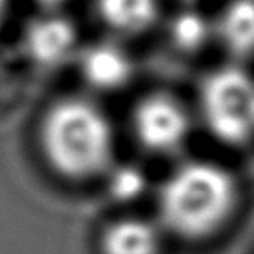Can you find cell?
Masks as SVG:
<instances>
[{
    "label": "cell",
    "instance_id": "obj_1",
    "mask_svg": "<svg viewBox=\"0 0 254 254\" xmlns=\"http://www.w3.org/2000/svg\"><path fill=\"white\" fill-rule=\"evenodd\" d=\"M36 145L44 165L67 183L105 179L115 165V127L93 95H60L48 103L36 127Z\"/></svg>",
    "mask_w": 254,
    "mask_h": 254
},
{
    "label": "cell",
    "instance_id": "obj_2",
    "mask_svg": "<svg viewBox=\"0 0 254 254\" xmlns=\"http://www.w3.org/2000/svg\"><path fill=\"white\" fill-rule=\"evenodd\" d=\"M240 200V183L228 167L212 159H183L157 189L155 220L169 236L204 242L232 222Z\"/></svg>",
    "mask_w": 254,
    "mask_h": 254
},
{
    "label": "cell",
    "instance_id": "obj_3",
    "mask_svg": "<svg viewBox=\"0 0 254 254\" xmlns=\"http://www.w3.org/2000/svg\"><path fill=\"white\" fill-rule=\"evenodd\" d=\"M198 119L226 147L254 141V75L240 64L210 69L198 85Z\"/></svg>",
    "mask_w": 254,
    "mask_h": 254
},
{
    "label": "cell",
    "instance_id": "obj_4",
    "mask_svg": "<svg viewBox=\"0 0 254 254\" xmlns=\"http://www.w3.org/2000/svg\"><path fill=\"white\" fill-rule=\"evenodd\" d=\"M137 145L155 157H173L189 143L194 117L189 105L171 91H149L141 95L129 115Z\"/></svg>",
    "mask_w": 254,
    "mask_h": 254
},
{
    "label": "cell",
    "instance_id": "obj_5",
    "mask_svg": "<svg viewBox=\"0 0 254 254\" xmlns=\"http://www.w3.org/2000/svg\"><path fill=\"white\" fill-rule=\"evenodd\" d=\"M73 64L83 83L95 93H113L125 89L137 71L131 52L121 40L111 36L91 44H81Z\"/></svg>",
    "mask_w": 254,
    "mask_h": 254
},
{
    "label": "cell",
    "instance_id": "obj_6",
    "mask_svg": "<svg viewBox=\"0 0 254 254\" xmlns=\"http://www.w3.org/2000/svg\"><path fill=\"white\" fill-rule=\"evenodd\" d=\"M81 48L75 24L60 10H42L24 30V50L32 64L56 69L75 62Z\"/></svg>",
    "mask_w": 254,
    "mask_h": 254
},
{
    "label": "cell",
    "instance_id": "obj_7",
    "mask_svg": "<svg viewBox=\"0 0 254 254\" xmlns=\"http://www.w3.org/2000/svg\"><path fill=\"white\" fill-rule=\"evenodd\" d=\"M93 12L105 36L131 40L149 34L163 18L161 0H93Z\"/></svg>",
    "mask_w": 254,
    "mask_h": 254
},
{
    "label": "cell",
    "instance_id": "obj_8",
    "mask_svg": "<svg viewBox=\"0 0 254 254\" xmlns=\"http://www.w3.org/2000/svg\"><path fill=\"white\" fill-rule=\"evenodd\" d=\"M165 232L157 220L125 214L105 224L99 234V254H161Z\"/></svg>",
    "mask_w": 254,
    "mask_h": 254
},
{
    "label": "cell",
    "instance_id": "obj_9",
    "mask_svg": "<svg viewBox=\"0 0 254 254\" xmlns=\"http://www.w3.org/2000/svg\"><path fill=\"white\" fill-rule=\"evenodd\" d=\"M212 30L234 64L254 58V0H228L212 18Z\"/></svg>",
    "mask_w": 254,
    "mask_h": 254
},
{
    "label": "cell",
    "instance_id": "obj_10",
    "mask_svg": "<svg viewBox=\"0 0 254 254\" xmlns=\"http://www.w3.org/2000/svg\"><path fill=\"white\" fill-rule=\"evenodd\" d=\"M212 40V18L204 16L196 6H183L169 18V42L177 52L198 54Z\"/></svg>",
    "mask_w": 254,
    "mask_h": 254
},
{
    "label": "cell",
    "instance_id": "obj_11",
    "mask_svg": "<svg viewBox=\"0 0 254 254\" xmlns=\"http://www.w3.org/2000/svg\"><path fill=\"white\" fill-rule=\"evenodd\" d=\"M103 181H109V192L117 200H133L143 192L145 177L137 169H121L119 175L111 169Z\"/></svg>",
    "mask_w": 254,
    "mask_h": 254
},
{
    "label": "cell",
    "instance_id": "obj_12",
    "mask_svg": "<svg viewBox=\"0 0 254 254\" xmlns=\"http://www.w3.org/2000/svg\"><path fill=\"white\" fill-rule=\"evenodd\" d=\"M40 4L42 10H60L64 4H67L69 0H34Z\"/></svg>",
    "mask_w": 254,
    "mask_h": 254
},
{
    "label": "cell",
    "instance_id": "obj_13",
    "mask_svg": "<svg viewBox=\"0 0 254 254\" xmlns=\"http://www.w3.org/2000/svg\"><path fill=\"white\" fill-rule=\"evenodd\" d=\"M10 12H12V0H0V30L4 28Z\"/></svg>",
    "mask_w": 254,
    "mask_h": 254
},
{
    "label": "cell",
    "instance_id": "obj_14",
    "mask_svg": "<svg viewBox=\"0 0 254 254\" xmlns=\"http://www.w3.org/2000/svg\"><path fill=\"white\" fill-rule=\"evenodd\" d=\"M179 2H181L183 6H196L200 0H179Z\"/></svg>",
    "mask_w": 254,
    "mask_h": 254
}]
</instances>
